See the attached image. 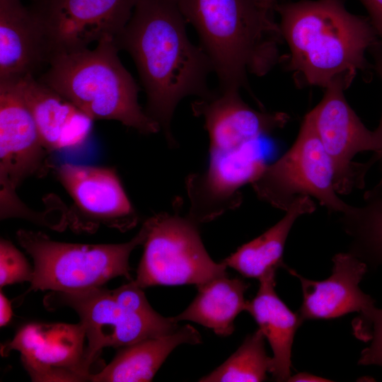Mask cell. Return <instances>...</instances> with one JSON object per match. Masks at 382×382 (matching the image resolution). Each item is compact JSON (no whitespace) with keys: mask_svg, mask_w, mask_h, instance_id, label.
I'll return each mask as SVG.
<instances>
[{"mask_svg":"<svg viewBox=\"0 0 382 382\" xmlns=\"http://www.w3.org/2000/svg\"><path fill=\"white\" fill-rule=\"evenodd\" d=\"M175 0H137L132 16L114 42L132 57L146 96V113L162 130L169 146L176 141L171 122L180 101L203 98L212 91L207 55L192 44Z\"/></svg>","mask_w":382,"mask_h":382,"instance_id":"1","label":"cell"},{"mask_svg":"<svg viewBox=\"0 0 382 382\" xmlns=\"http://www.w3.org/2000/svg\"><path fill=\"white\" fill-rule=\"evenodd\" d=\"M289 46L288 70L301 85L347 88L371 67L366 53L378 40L369 18L350 13L342 0L280 2L274 8Z\"/></svg>","mask_w":382,"mask_h":382,"instance_id":"2","label":"cell"},{"mask_svg":"<svg viewBox=\"0 0 382 382\" xmlns=\"http://www.w3.org/2000/svg\"><path fill=\"white\" fill-rule=\"evenodd\" d=\"M196 29L219 90L248 88L280 61L283 37L272 10L259 0H175Z\"/></svg>","mask_w":382,"mask_h":382,"instance_id":"3","label":"cell"},{"mask_svg":"<svg viewBox=\"0 0 382 382\" xmlns=\"http://www.w3.org/2000/svg\"><path fill=\"white\" fill-rule=\"evenodd\" d=\"M114 40L93 49L57 53L37 78L93 121H117L143 134L161 129L140 106L139 88L118 57Z\"/></svg>","mask_w":382,"mask_h":382,"instance_id":"4","label":"cell"},{"mask_svg":"<svg viewBox=\"0 0 382 382\" xmlns=\"http://www.w3.org/2000/svg\"><path fill=\"white\" fill-rule=\"evenodd\" d=\"M16 238L33 260L28 291H69L102 286L117 277L132 281L129 257L143 245L146 231L142 226L130 241L113 244L60 242L26 229H19Z\"/></svg>","mask_w":382,"mask_h":382,"instance_id":"5","label":"cell"},{"mask_svg":"<svg viewBox=\"0 0 382 382\" xmlns=\"http://www.w3.org/2000/svg\"><path fill=\"white\" fill-rule=\"evenodd\" d=\"M188 216L161 212L143 224L146 238L134 281L141 288L195 284L227 275V267L214 262Z\"/></svg>","mask_w":382,"mask_h":382,"instance_id":"6","label":"cell"},{"mask_svg":"<svg viewBox=\"0 0 382 382\" xmlns=\"http://www.w3.org/2000/svg\"><path fill=\"white\" fill-rule=\"evenodd\" d=\"M251 186L260 200L284 212L303 195L332 212L342 214L350 207L335 190L331 161L306 116L290 149L267 164Z\"/></svg>","mask_w":382,"mask_h":382,"instance_id":"7","label":"cell"},{"mask_svg":"<svg viewBox=\"0 0 382 382\" xmlns=\"http://www.w3.org/2000/svg\"><path fill=\"white\" fill-rule=\"evenodd\" d=\"M34 118L13 87L0 81V218L34 221L37 213L21 200L18 187L27 178L43 175L48 154Z\"/></svg>","mask_w":382,"mask_h":382,"instance_id":"8","label":"cell"},{"mask_svg":"<svg viewBox=\"0 0 382 382\" xmlns=\"http://www.w3.org/2000/svg\"><path fill=\"white\" fill-rule=\"evenodd\" d=\"M43 304L50 311L62 307L75 311L88 340L86 357L102 368L99 357L104 347L121 348L171 334L179 328L173 317L152 319L125 309L110 290L103 286L76 291H51L44 297Z\"/></svg>","mask_w":382,"mask_h":382,"instance_id":"9","label":"cell"},{"mask_svg":"<svg viewBox=\"0 0 382 382\" xmlns=\"http://www.w3.org/2000/svg\"><path fill=\"white\" fill-rule=\"evenodd\" d=\"M346 89L340 83L329 85L319 103L306 115L331 161L339 195L364 188L366 173L376 163L372 158L366 163L353 161L359 153H375L376 144L374 131L366 128L347 103Z\"/></svg>","mask_w":382,"mask_h":382,"instance_id":"10","label":"cell"},{"mask_svg":"<svg viewBox=\"0 0 382 382\" xmlns=\"http://www.w3.org/2000/svg\"><path fill=\"white\" fill-rule=\"evenodd\" d=\"M85 329L77 324L31 323L1 346L4 356L16 350L33 381H89L103 368L89 361Z\"/></svg>","mask_w":382,"mask_h":382,"instance_id":"11","label":"cell"},{"mask_svg":"<svg viewBox=\"0 0 382 382\" xmlns=\"http://www.w3.org/2000/svg\"><path fill=\"white\" fill-rule=\"evenodd\" d=\"M30 6L54 52L114 40L128 23L137 0H32Z\"/></svg>","mask_w":382,"mask_h":382,"instance_id":"12","label":"cell"},{"mask_svg":"<svg viewBox=\"0 0 382 382\" xmlns=\"http://www.w3.org/2000/svg\"><path fill=\"white\" fill-rule=\"evenodd\" d=\"M209 151L207 168L185 178L187 216L197 224L238 208L243 202L241 188L251 185L267 165L258 141L233 149Z\"/></svg>","mask_w":382,"mask_h":382,"instance_id":"13","label":"cell"},{"mask_svg":"<svg viewBox=\"0 0 382 382\" xmlns=\"http://www.w3.org/2000/svg\"><path fill=\"white\" fill-rule=\"evenodd\" d=\"M56 176L85 221V231L100 225L126 231L138 222L137 213L113 168L63 163Z\"/></svg>","mask_w":382,"mask_h":382,"instance_id":"14","label":"cell"},{"mask_svg":"<svg viewBox=\"0 0 382 382\" xmlns=\"http://www.w3.org/2000/svg\"><path fill=\"white\" fill-rule=\"evenodd\" d=\"M191 108L194 115L204 121L209 151L233 149L257 141L284 127L289 120L285 112L253 109L238 90L212 91L192 102Z\"/></svg>","mask_w":382,"mask_h":382,"instance_id":"15","label":"cell"},{"mask_svg":"<svg viewBox=\"0 0 382 382\" xmlns=\"http://www.w3.org/2000/svg\"><path fill=\"white\" fill-rule=\"evenodd\" d=\"M332 262L331 275L322 281L306 279L286 268L301 282L303 301L298 313L303 321L333 319L353 312L364 313L375 306L374 300L359 286L368 265L349 252L336 254Z\"/></svg>","mask_w":382,"mask_h":382,"instance_id":"16","label":"cell"},{"mask_svg":"<svg viewBox=\"0 0 382 382\" xmlns=\"http://www.w3.org/2000/svg\"><path fill=\"white\" fill-rule=\"evenodd\" d=\"M54 56L43 25L21 0H0V81L35 76Z\"/></svg>","mask_w":382,"mask_h":382,"instance_id":"17","label":"cell"},{"mask_svg":"<svg viewBox=\"0 0 382 382\" xmlns=\"http://www.w3.org/2000/svg\"><path fill=\"white\" fill-rule=\"evenodd\" d=\"M6 82L29 109L50 152L76 148L87 140L93 121L69 100L32 75Z\"/></svg>","mask_w":382,"mask_h":382,"instance_id":"18","label":"cell"},{"mask_svg":"<svg viewBox=\"0 0 382 382\" xmlns=\"http://www.w3.org/2000/svg\"><path fill=\"white\" fill-rule=\"evenodd\" d=\"M277 270H269L259 279L255 296L248 301L246 311L256 321L272 352L269 373L276 381H287L291 376V349L296 330L304 322L278 296Z\"/></svg>","mask_w":382,"mask_h":382,"instance_id":"19","label":"cell"},{"mask_svg":"<svg viewBox=\"0 0 382 382\" xmlns=\"http://www.w3.org/2000/svg\"><path fill=\"white\" fill-rule=\"evenodd\" d=\"M202 342L200 333L187 324L171 334L121 347L111 362L91 375L89 381H151L175 348L183 344L195 345Z\"/></svg>","mask_w":382,"mask_h":382,"instance_id":"20","label":"cell"},{"mask_svg":"<svg viewBox=\"0 0 382 382\" xmlns=\"http://www.w3.org/2000/svg\"><path fill=\"white\" fill-rule=\"evenodd\" d=\"M316 209L311 197H298L277 223L221 262L242 276L258 280L270 270L286 269L283 254L289 232L299 217L312 214Z\"/></svg>","mask_w":382,"mask_h":382,"instance_id":"21","label":"cell"},{"mask_svg":"<svg viewBox=\"0 0 382 382\" xmlns=\"http://www.w3.org/2000/svg\"><path fill=\"white\" fill-rule=\"evenodd\" d=\"M249 286L241 278H228L227 275L216 277L198 286L193 301L173 318L177 322L197 323L219 336L231 335L236 318L246 311L248 301L244 294Z\"/></svg>","mask_w":382,"mask_h":382,"instance_id":"22","label":"cell"},{"mask_svg":"<svg viewBox=\"0 0 382 382\" xmlns=\"http://www.w3.org/2000/svg\"><path fill=\"white\" fill-rule=\"evenodd\" d=\"M381 177L367 190L360 206L340 214L345 232L351 238L349 253L368 266H382V163Z\"/></svg>","mask_w":382,"mask_h":382,"instance_id":"23","label":"cell"},{"mask_svg":"<svg viewBox=\"0 0 382 382\" xmlns=\"http://www.w3.org/2000/svg\"><path fill=\"white\" fill-rule=\"evenodd\" d=\"M265 337L260 329L248 335L237 350L222 364L202 377L201 382L264 381L272 357L267 355Z\"/></svg>","mask_w":382,"mask_h":382,"instance_id":"24","label":"cell"},{"mask_svg":"<svg viewBox=\"0 0 382 382\" xmlns=\"http://www.w3.org/2000/svg\"><path fill=\"white\" fill-rule=\"evenodd\" d=\"M352 326L358 339L369 342L361 351L358 364L382 367V309L374 306L359 314L353 320Z\"/></svg>","mask_w":382,"mask_h":382,"instance_id":"25","label":"cell"},{"mask_svg":"<svg viewBox=\"0 0 382 382\" xmlns=\"http://www.w3.org/2000/svg\"><path fill=\"white\" fill-rule=\"evenodd\" d=\"M32 267L25 255L8 240H0V286L30 282Z\"/></svg>","mask_w":382,"mask_h":382,"instance_id":"26","label":"cell"},{"mask_svg":"<svg viewBox=\"0 0 382 382\" xmlns=\"http://www.w3.org/2000/svg\"><path fill=\"white\" fill-rule=\"evenodd\" d=\"M110 293L120 305L130 312L152 319L162 317L153 309L148 302L143 289L139 286L134 279L110 290Z\"/></svg>","mask_w":382,"mask_h":382,"instance_id":"27","label":"cell"},{"mask_svg":"<svg viewBox=\"0 0 382 382\" xmlns=\"http://www.w3.org/2000/svg\"><path fill=\"white\" fill-rule=\"evenodd\" d=\"M369 52L374 59V68L378 74L382 83V46L378 40ZM374 139L376 144V151L374 154V158L380 161L382 160V113L379 124L374 131Z\"/></svg>","mask_w":382,"mask_h":382,"instance_id":"28","label":"cell"},{"mask_svg":"<svg viewBox=\"0 0 382 382\" xmlns=\"http://www.w3.org/2000/svg\"><path fill=\"white\" fill-rule=\"evenodd\" d=\"M369 13V18L382 46V0H359Z\"/></svg>","mask_w":382,"mask_h":382,"instance_id":"29","label":"cell"},{"mask_svg":"<svg viewBox=\"0 0 382 382\" xmlns=\"http://www.w3.org/2000/svg\"><path fill=\"white\" fill-rule=\"evenodd\" d=\"M13 316L11 302L1 291L0 293V325L1 327L6 325Z\"/></svg>","mask_w":382,"mask_h":382,"instance_id":"30","label":"cell"},{"mask_svg":"<svg viewBox=\"0 0 382 382\" xmlns=\"http://www.w3.org/2000/svg\"><path fill=\"white\" fill-rule=\"evenodd\" d=\"M287 381L292 382H327L332 381L307 372H300L289 377Z\"/></svg>","mask_w":382,"mask_h":382,"instance_id":"31","label":"cell"},{"mask_svg":"<svg viewBox=\"0 0 382 382\" xmlns=\"http://www.w3.org/2000/svg\"><path fill=\"white\" fill-rule=\"evenodd\" d=\"M267 8L274 11L276 5L281 2L282 0H259Z\"/></svg>","mask_w":382,"mask_h":382,"instance_id":"32","label":"cell"}]
</instances>
